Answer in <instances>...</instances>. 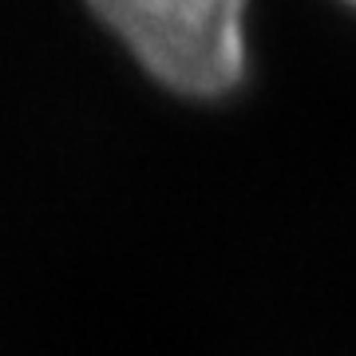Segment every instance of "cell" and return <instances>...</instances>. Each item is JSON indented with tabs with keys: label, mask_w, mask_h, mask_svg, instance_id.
<instances>
[{
	"label": "cell",
	"mask_w": 356,
	"mask_h": 356,
	"mask_svg": "<svg viewBox=\"0 0 356 356\" xmlns=\"http://www.w3.org/2000/svg\"><path fill=\"white\" fill-rule=\"evenodd\" d=\"M143 76L191 103H226L250 79V0H83ZM356 13V0H337Z\"/></svg>",
	"instance_id": "obj_1"
}]
</instances>
